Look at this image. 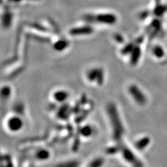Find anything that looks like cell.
<instances>
[{"mask_svg":"<svg viewBox=\"0 0 167 167\" xmlns=\"http://www.w3.org/2000/svg\"><path fill=\"white\" fill-rule=\"evenodd\" d=\"M95 21L105 25H113L117 21V17L113 13H100L95 16Z\"/></svg>","mask_w":167,"mask_h":167,"instance_id":"obj_1","label":"cell"},{"mask_svg":"<svg viewBox=\"0 0 167 167\" xmlns=\"http://www.w3.org/2000/svg\"><path fill=\"white\" fill-rule=\"evenodd\" d=\"M103 71L100 68H93L90 70L87 73V79L91 82L96 80L98 84H101L103 82Z\"/></svg>","mask_w":167,"mask_h":167,"instance_id":"obj_2","label":"cell"},{"mask_svg":"<svg viewBox=\"0 0 167 167\" xmlns=\"http://www.w3.org/2000/svg\"><path fill=\"white\" fill-rule=\"evenodd\" d=\"M93 32V27L86 25L83 27H74L70 30V34L72 36H84L91 34Z\"/></svg>","mask_w":167,"mask_h":167,"instance_id":"obj_3","label":"cell"},{"mask_svg":"<svg viewBox=\"0 0 167 167\" xmlns=\"http://www.w3.org/2000/svg\"><path fill=\"white\" fill-rule=\"evenodd\" d=\"M129 92L132 94L136 100L139 103H144L146 101V98L142 93V92L137 88L136 86L133 85L129 87Z\"/></svg>","mask_w":167,"mask_h":167,"instance_id":"obj_4","label":"cell"},{"mask_svg":"<svg viewBox=\"0 0 167 167\" xmlns=\"http://www.w3.org/2000/svg\"><path fill=\"white\" fill-rule=\"evenodd\" d=\"M142 54V50L139 45H136L135 48L132 50L130 56V63L132 65H136L139 62V60Z\"/></svg>","mask_w":167,"mask_h":167,"instance_id":"obj_5","label":"cell"},{"mask_svg":"<svg viewBox=\"0 0 167 167\" xmlns=\"http://www.w3.org/2000/svg\"><path fill=\"white\" fill-rule=\"evenodd\" d=\"M13 19V14L9 11H6L3 14L2 17H1V22H2V25L4 28H9L11 25Z\"/></svg>","mask_w":167,"mask_h":167,"instance_id":"obj_6","label":"cell"},{"mask_svg":"<svg viewBox=\"0 0 167 167\" xmlns=\"http://www.w3.org/2000/svg\"><path fill=\"white\" fill-rule=\"evenodd\" d=\"M69 46V42L65 39H61L57 40L56 43L53 45V48L56 51L61 52Z\"/></svg>","mask_w":167,"mask_h":167,"instance_id":"obj_7","label":"cell"},{"mask_svg":"<svg viewBox=\"0 0 167 167\" xmlns=\"http://www.w3.org/2000/svg\"><path fill=\"white\" fill-rule=\"evenodd\" d=\"M167 11V5H161L160 4H157L153 9V14L157 17H161Z\"/></svg>","mask_w":167,"mask_h":167,"instance_id":"obj_8","label":"cell"},{"mask_svg":"<svg viewBox=\"0 0 167 167\" xmlns=\"http://www.w3.org/2000/svg\"><path fill=\"white\" fill-rule=\"evenodd\" d=\"M136 45H136V43H134V42L128 43V44L125 45V46L122 48V50H121V54L123 55H127L128 54H131L132 50H134V48H135Z\"/></svg>","mask_w":167,"mask_h":167,"instance_id":"obj_9","label":"cell"},{"mask_svg":"<svg viewBox=\"0 0 167 167\" xmlns=\"http://www.w3.org/2000/svg\"><path fill=\"white\" fill-rule=\"evenodd\" d=\"M152 53H153L154 56L158 58V59H161L164 55V52L163 48L159 46V45L154 47L153 49H152Z\"/></svg>","mask_w":167,"mask_h":167,"instance_id":"obj_10","label":"cell"},{"mask_svg":"<svg viewBox=\"0 0 167 167\" xmlns=\"http://www.w3.org/2000/svg\"><path fill=\"white\" fill-rule=\"evenodd\" d=\"M151 27L153 28V30H154L153 34H157L156 33H157V32H159L160 30H161V27H162L161 22H160L159 20H157V19L153 20L151 23Z\"/></svg>","mask_w":167,"mask_h":167,"instance_id":"obj_11","label":"cell"},{"mask_svg":"<svg viewBox=\"0 0 167 167\" xmlns=\"http://www.w3.org/2000/svg\"><path fill=\"white\" fill-rule=\"evenodd\" d=\"M67 97V93L65 91H58L55 93V98L58 100L59 101H62L65 98Z\"/></svg>","mask_w":167,"mask_h":167,"instance_id":"obj_12","label":"cell"},{"mask_svg":"<svg viewBox=\"0 0 167 167\" xmlns=\"http://www.w3.org/2000/svg\"><path fill=\"white\" fill-rule=\"evenodd\" d=\"M32 27H34V28L36 29V30L40 31V32H48V30L46 28V27H43L40 24H37V23H34L32 25Z\"/></svg>","mask_w":167,"mask_h":167,"instance_id":"obj_13","label":"cell"},{"mask_svg":"<svg viewBox=\"0 0 167 167\" xmlns=\"http://www.w3.org/2000/svg\"><path fill=\"white\" fill-rule=\"evenodd\" d=\"M95 15L93 14H86V15H84V19L87 22H95Z\"/></svg>","mask_w":167,"mask_h":167,"instance_id":"obj_14","label":"cell"},{"mask_svg":"<svg viewBox=\"0 0 167 167\" xmlns=\"http://www.w3.org/2000/svg\"><path fill=\"white\" fill-rule=\"evenodd\" d=\"M113 38H114V40L116 42H118L119 43H122L124 42V38H123V36L120 34H116L113 36Z\"/></svg>","mask_w":167,"mask_h":167,"instance_id":"obj_15","label":"cell"},{"mask_svg":"<svg viewBox=\"0 0 167 167\" xmlns=\"http://www.w3.org/2000/svg\"><path fill=\"white\" fill-rule=\"evenodd\" d=\"M149 14H150V12H149L148 11H142V12L139 14V17H140L141 19H142V20H144V19L147 18V17H148Z\"/></svg>","mask_w":167,"mask_h":167,"instance_id":"obj_16","label":"cell"},{"mask_svg":"<svg viewBox=\"0 0 167 167\" xmlns=\"http://www.w3.org/2000/svg\"><path fill=\"white\" fill-rule=\"evenodd\" d=\"M11 1H13V2H20L22 0H11Z\"/></svg>","mask_w":167,"mask_h":167,"instance_id":"obj_17","label":"cell"},{"mask_svg":"<svg viewBox=\"0 0 167 167\" xmlns=\"http://www.w3.org/2000/svg\"><path fill=\"white\" fill-rule=\"evenodd\" d=\"M155 3H156L157 4H159L160 3V0H155Z\"/></svg>","mask_w":167,"mask_h":167,"instance_id":"obj_18","label":"cell"}]
</instances>
